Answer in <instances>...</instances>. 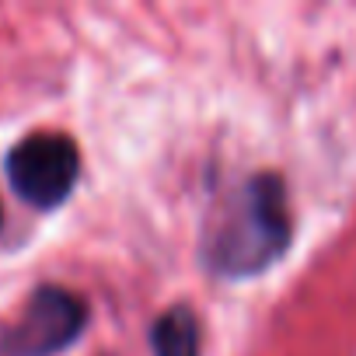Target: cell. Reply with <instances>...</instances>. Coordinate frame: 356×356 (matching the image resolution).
Masks as SVG:
<instances>
[{
    "mask_svg": "<svg viewBox=\"0 0 356 356\" xmlns=\"http://www.w3.org/2000/svg\"><path fill=\"white\" fill-rule=\"evenodd\" d=\"M154 356H200V321L189 307L164 311L150 328Z\"/></svg>",
    "mask_w": 356,
    "mask_h": 356,
    "instance_id": "277c9868",
    "label": "cell"
},
{
    "mask_svg": "<svg viewBox=\"0 0 356 356\" xmlns=\"http://www.w3.org/2000/svg\"><path fill=\"white\" fill-rule=\"evenodd\" d=\"M88 321V307L63 286H42L29 297L22 318L4 339V356H53L67 349Z\"/></svg>",
    "mask_w": 356,
    "mask_h": 356,
    "instance_id": "3957f363",
    "label": "cell"
},
{
    "mask_svg": "<svg viewBox=\"0 0 356 356\" xmlns=\"http://www.w3.org/2000/svg\"><path fill=\"white\" fill-rule=\"evenodd\" d=\"M81 175V154L63 133H35L8 154V178L15 193L39 207H60Z\"/></svg>",
    "mask_w": 356,
    "mask_h": 356,
    "instance_id": "7a4b0ae2",
    "label": "cell"
},
{
    "mask_svg": "<svg viewBox=\"0 0 356 356\" xmlns=\"http://www.w3.org/2000/svg\"><path fill=\"white\" fill-rule=\"evenodd\" d=\"M290 245V207L276 175H252L227 196L207 227V262L220 276H255L269 269Z\"/></svg>",
    "mask_w": 356,
    "mask_h": 356,
    "instance_id": "6da1fadb",
    "label": "cell"
}]
</instances>
